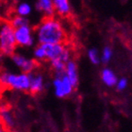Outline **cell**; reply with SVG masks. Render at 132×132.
Segmentation results:
<instances>
[{
  "label": "cell",
  "instance_id": "cell-1",
  "mask_svg": "<svg viewBox=\"0 0 132 132\" xmlns=\"http://www.w3.org/2000/svg\"><path fill=\"white\" fill-rule=\"evenodd\" d=\"M36 34L40 44H63L67 34L61 23L55 17H44L36 28Z\"/></svg>",
  "mask_w": 132,
  "mask_h": 132
},
{
  "label": "cell",
  "instance_id": "cell-2",
  "mask_svg": "<svg viewBox=\"0 0 132 132\" xmlns=\"http://www.w3.org/2000/svg\"><path fill=\"white\" fill-rule=\"evenodd\" d=\"M14 28L10 21H0V51L4 56H12L15 52L17 43Z\"/></svg>",
  "mask_w": 132,
  "mask_h": 132
},
{
  "label": "cell",
  "instance_id": "cell-3",
  "mask_svg": "<svg viewBox=\"0 0 132 132\" xmlns=\"http://www.w3.org/2000/svg\"><path fill=\"white\" fill-rule=\"evenodd\" d=\"M0 79L5 89L29 92L30 79L28 74H12L8 71H2L0 72Z\"/></svg>",
  "mask_w": 132,
  "mask_h": 132
},
{
  "label": "cell",
  "instance_id": "cell-4",
  "mask_svg": "<svg viewBox=\"0 0 132 132\" xmlns=\"http://www.w3.org/2000/svg\"><path fill=\"white\" fill-rule=\"evenodd\" d=\"M53 85L55 89V94L58 97H65L69 95L74 88L68 77L66 76L65 72H61L56 74Z\"/></svg>",
  "mask_w": 132,
  "mask_h": 132
},
{
  "label": "cell",
  "instance_id": "cell-5",
  "mask_svg": "<svg viewBox=\"0 0 132 132\" xmlns=\"http://www.w3.org/2000/svg\"><path fill=\"white\" fill-rule=\"evenodd\" d=\"M11 60L13 61V63L22 71V73H25V74H30L34 72L38 66V62L36 60L26 58L25 56L18 53H14L11 56Z\"/></svg>",
  "mask_w": 132,
  "mask_h": 132
},
{
  "label": "cell",
  "instance_id": "cell-6",
  "mask_svg": "<svg viewBox=\"0 0 132 132\" xmlns=\"http://www.w3.org/2000/svg\"><path fill=\"white\" fill-rule=\"evenodd\" d=\"M15 40L17 45L20 46H31L34 44V37L32 34V28L30 26H24L14 30Z\"/></svg>",
  "mask_w": 132,
  "mask_h": 132
},
{
  "label": "cell",
  "instance_id": "cell-7",
  "mask_svg": "<svg viewBox=\"0 0 132 132\" xmlns=\"http://www.w3.org/2000/svg\"><path fill=\"white\" fill-rule=\"evenodd\" d=\"M42 47L44 48V52H45V56H46V60L52 61L54 60L60 59L61 60L63 53L65 52V50L67 49L64 44H41Z\"/></svg>",
  "mask_w": 132,
  "mask_h": 132
},
{
  "label": "cell",
  "instance_id": "cell-8",
  "mask_svg": "<svg viewBox=\"0 0 132 132\" xmlns=\"http://www.w3.org/2000/svg\"><path fill=\"white\" fill-rule=\"evenodd\" d=\"M29 76V79H30V88L29 92L32 94H40L43 90H44V77L40 73L37 72H32Z\"/></svg>",
  "mask_w": 132,
  "mask_h": 132
},
{
  "label": "cell",
  "instance_id": "cell-9",
  "mask_svg": "<svg viewBox=\"0 0 132 132\" xmlns=\"http://www.w3.org/2000/svg\"><path fill=\"white\" fill-rule=\"evenodd\" d=\"M55 12L61 17H67L71 13V6L69 0H52Z\"/></svg>",
  "mask_w": 132,
  "mask_h": 132
},
{
  "label": "cell",
  "instance_id": "cell-10",
  "mask_svg": "<svg viewBox=\"0 0 132 132\" xmlns=\"http://www.w3.org/2000/svg\"><path fill=\"white\" fill-rule=\"evenodd\" d=\"M36 8L38 11L44 12L45 17H52L56 13L52 0H38Z\"/></svg>",
  "mask_w": 132,
  "mask_h": 132
},
{
  "label": "cell",
  "instance_id": "cell-11",
  "mask_svg": "<svg viewBox=\"0 0 132 132\" xmlns=\"http://www.w3.org/2000/svg\"><path fill=\"white\" fill-rule=\"evenodd\" d=\"M0 119L4 123L6 128H11L14 127V118L12 113L6 105H0Z\"/></svg>",
  "mask_w": 132,
  "mask_h": 132
},
{
  "label": "cell",
  "instance_id": "cell-12",
  "mask_svg": "<svg viewBox=\"0 0 132 132\" xmlns=\"http://www.w3.org/2000/svg\"><path fill=\"white\" fill-rule=\"evenodd\" d=\"M65 74L68 77L69 80L71 81L72 85L76 87L77 85V81H78V77H77V65L75 63V61H69L66 64L65 68Z\"/></svg>",
  "mask_w": 132,
  "mask_h": 132
},
{
  "label": "cell",
  "instance_id": "cell-13",
  "mask_svg": "<svg viewBox=\"0 0 132 132\" xmlns=\"http://www.w3.org/2000/svg\"><path fill=\"white\" fill-rule=\"evenodd\" d=\"M102 79L105 82V84H107L110 87L114 86L117 82L115 75L113 74V72L110 71V69H105L104 71L102 72Z\"/></svg>",
  "mask_w": 132,
  "mask_h": 132
},
{
  "label": "cell",
  "instance_id": "cell-14",
  "mask_svg": "<svg viewBox=\"0 0 132 132\" xmlns=\"http://www.w3.org/2000/svg\"><path fill=\"white\" fill-rule=\"evenodd\" d=\"M31 11H32V8L27 2L19 3L16 7V13L17 15H20V16L27 17L28 15H29L31 13Z\"/></svg>",
  "mask_w": 132,
  "mask_h": 132
},
{
  "label": "cell",
  "instance_id": "cell-15",
  "mask_svg": "<svg viewBox=\"0 0 132 132\" xmlns=\"http://www.w3.org/2000/svg\"><path fill=\"white\" fill-rule=\"evenodd\" d=\"M10 22H11V26L14 28V29L19 28L21 27H24V26L29 25V21H28V19L27 17L20 16V15H17V14L14 17L11 18V20Z\"/></svg>",
  "mask_w": 132,
  "mask_h": 132
},
{
  "label": "cell",
  "instance_id": "cell-16",
  "mask_svg": "<svg viewBox=\"0 0 132 132\" xmlns=\"http://www.w3.org/2000/svg\"><path fill=\"white\" fill-rule=\"evenodd\" d=\"M34 57H35L36 61H44V60H46L45 52H44V48L42 47L41 44L38 47H36L35 50H34Z\"/></svg>",
  "mask_w": 132,
  "mask_h": 132
},
{
  "label": "cell",
  "instance_id": "cell-17",
  "mask_svg": "<svg viewBox=\"0 0 132 132\" xmlns=\"http://www.w3.org/2000/svg\"><path fill=\"white\" fill-rule=\"evenodd\" d=\"M89 59L91 60V61L94 64H98L99 63V56H98V51H97L95 48H93V49L89 50L88 53Z\"/></svg>",
  "mask_w": 132,
  "mask_h": 132
},
{
  "label": "cell",
  "instance_id": "cell-18",
  "mask_svg": "<svg viewBox=\"0 0 132 132\" xmlns=\"http://www.w3.org/2000/svg\"><path fill=\"white\" fill-rule=\"evenodd\" d=\"M111 55H112V52H111V49L110 47H106L103 51V57H102V61L103 62H109L111 58Z\"/></svg>",
  "mask_w": 132,
  "mask_h": 132
},
{
  "label": "cell",
  "instance_id": "cell-19",
  "mask_svg": "<svg viewBox=\"0 0 132 132\" xmlns=\"http://www.w3.org/2000/svg\"><path fill=\"white\" fill-rule=\"evenodd\" d=\"M127 85V79H126V78H122L118 82V84H117V89H118L119 91H123L124 89H126Z\"/></svg>",
  "mask_w": 132,
  "mask_h": 132
},
{
  "label": "cell",
  "instance_id": "cell-20",
  "mask_svg": "<svg viewBox=\"0 0 132 132\" xmlns=\"http://www.w3.org/2000/svg\"><path fill=\"white\" fill-rule=\"evenodd\" d=\"M4 90H5V88H4V86H3L2 82H1V79H0V97L2 96V94H3V92H4Z\"/></svg>",
  "mask_w": 132,
  "mask_h": 132
},
{
  "label": "cell",
  "instance_id": "cell-21",
  "mask_svg": "<svg viewBox=\"0 0 132 132\" xmlns=\"http://www.w3.org/2000/svg\"><path fill=\"white\" fill-rule=\"evenodd\" d=\"M3 57H4V55H3V53L0 51V67H1V65H2V62H3Z\"/></svg>",
  "mask_w": 132,
  "mask_h": 132
},
{
  "label": "cell",
  "instance_id": "cell-22",
  "mask_svg": "<svg viewBox=\"0 0 132 132\" xmlns=\"http://www.w3.org/2000/svg\"><path fill=\"white\" fill-rule=\"evenodd\" d=\"M0 132H9V131L7 130L6 127H1V128H0Z\"/></svg>",
  "mask_w": 132,
  "mask_h": 132
},
{
  "label": "cell",
  "instance_id": "cell-23",
  "mask_svg": "<svg viewBox=\"0 0 132 132\" xmlns=\"http://www.w3.org/2000/svg\"><path fill=\"white\" fill-rule=\"evenodd\" d=\"M1 127H6L4 126V123L2 122V120L0 119V128H1Z\"/></svg>",
  "mask_w": 132,
  "mask_h": 132
},
{
  "label": "cell",
  "instance_id": "cell-24",
  "mask_svg": "<svg viewBox=\"0 0 132 132\" xmlns=\"http://www.w3.org/2000/svg\"><path fill=\"white\" fill-rule=\"evenodd\" d=\"M9 132H21V131H16V130H11V131H9Z\"/></svg>",
  "mask_w": 132,
  "mask_h": 132
},
{
  "label": "cell",
  "instance_id": "cell-25",
  "mask_svg": "<svg viewBox=\"0 0 132 132\" xmlns=\"http://www.w3.org/2000/svg\"><path fill=\"white\" fill-rule=\"evenodd\" d=\"M0 21H1V19H0Z\"/></svg>",
  "mask_w": 132,
  "mask_h": 132
}]
</instances>
